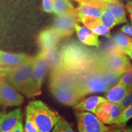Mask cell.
Returning a JSON list of instances; mask_svg holds the SVG:
<instances>
[{
  "instance_id": "cell-1",
  "label": "cell",
  "mask_w": 132,
  "mask_h": 132,
  "mask_svg": "<svg viewBox=\"0 0 132 132\" xmlns=\"http://www.w3.org/2000/svg\"><path fill=\"white\" fill-rule=\"evenodd\" d=\"M61 50L62 67L76 75L95 67L98 53L76 41H70Z\"/></svg>"
},
{
  "instance_id": "cell-2",
  "label": "cell",
  "mask_w": 132,
  "mask_h": 132,
  "mask_svg": "<svg viewBox=\"0 0 132 132\" xmlns=\"http://www.w3.org/2000/svg\"><path fill=\"white\" fill-rule=\"evenodd\" d=\"M34 57L16 67H12L5 78L11 85L28 97H32V75Z\"/></svg>"
},
{
  "instance_id": "cell-3",
  "label": "cell",
  "mask_w": 132,
  "mask_h": 132,
  "mask_svg": "<svg viewBox=\"0 0 132 132\" xmlns=\"http://www.w3.org/2000/svg\"><path fill=\"white\" fill-rule=\"evenodd\" d=\"M75 87L81 98L90 94L106 92L111 88L101 72L95 67L78 74Z\"/></svg>"
},
{
  "instance_id": "cell-4",
  "label": "cell",
  "mask_w": 132,
  "mask_h": 132,
  "mask_svg": "<svg viewBox=\"0 0 132 132\" xmlns=\"http://www.w3.org/2000/svg\"><path fill=\"white\" fill-rule=\"evenodd\" d=\"M26 113L32 117L40 132H50L61 118L57 112L39 100L31 102L26 107Z\"/></svg>"
},
{
  "instance_id": "cell-5",
  "label": "cell",
  "mask_w": 132,
  "mask_h": 132,
  "mask_svg": "<svg viewBox=\"0 0 132 132\" xmlns=\"http://www.w3.org/2000/svg\"><path fill=\"white\" fill-rule=\"evenodd\" d=\"M95 67L122 76L131 68L132 64L126 54L113 50L106 53L98 54Z\"/></svg>"
},
{
  "instance_id": "cell-6",
  "label": "cell",
  "mask_w": 132,
  "mask_h": 132,
  "mask_svg": "<svg viewBox=\"0 0 132 132\" xmlns=\"http://www.w3.org/2000/svg\"><path fill=\"white\" fill-rule=\"evenodd\" d=\"M75 116L79 132H108L111 129L90 112L77 111Z\"/></svg>"
},
{
  "instance_id": "cell-7",
  "label": "cell",
  "mask_w": 132,
  "mask_h": 132,
  "mask_svg": "<svg viewBox=\"0 0 132 132\" xmlns=\"http://www.w3.org/2000/svg\"><path fill=\"white\" fill-rule=\"evenodd\" d=\"M49 69L47 61L40 54L38 53L37 55L34 57V63L32 69V97L38 96L42 94L41 87Z\"/></svg>"
},
{
  "instance_id": "cell-8",
  "label": "cell",
  "mask_w": 132,
  "mask_h": 132,
  "mask_svg": "<svg viewBox=\"0 0 132 132\" xmlns=\"http://www.w3.org/2000/svg\"><path fill=\"white\" fill-rule=\"evenodd\" d=\"M79 22L76 12H68L56 15L53 27L62 38L68 37L75 30V25Z\"/></svg>"
},
{
  "instance_id": "cell-9",
  "label": "cell",
  "mask_w": 132,
  "mask_h": 132,
  "mask_svg": "<svg viewBox=\"0 0 132 132\" xmlns=\"http://www.w3.org/2000/svg\"><path fill=\"white\" fill-rule=\"evenodd\" d=\"M23 97L12 85L4 80L0 81V104L5 107L19 106Z\"/></svg>"
},
{
  "instance_id": "cell-10",
  "label": "cell",
  "mask_w": 132,
  "mask_h": 132,
  "mask_svg": "<svg viewBox=\"0 0 132 132\" xmlns=\"http://www.w3.org/2000/svg\"><path fill=\"white\" fill-rule=\"evenodd\" d=\"M50 90L60 103L67 106H74L81 99L75 87H50Z\"/></svg>"
},
{
  "instance_id": "cell-11",
  "label": "cell",
  "mask_w": 132,
  "mask_h": 132,
  "mask_svg": "<svg viewBox=\"0 0 132 132\" xmlns=\"http://www.w3.org/2000/svg\"><path fill=\"white\" fill-rule=\"evenodd\" d=\"M121 112L122 110L118 104L107 101L102 105L96 116L104 124L111 125L114 123Z\"/></svg>"
},
{
  "instance_id": "cell-12",
  "label": "cell",
  "mask_w": 132,
  "mask_h": 132,
  "mask_svg": "<svg viewBox=\"0 0 132 132\" xmlns=\"http://www.w3.org/2000/svg\"><path fill=\"white\" fill-rule=\"evenodd\" d=\"M61 39L60 34L52 26L41 31L38 37V43L41 50H47L56 47Z\"/></svg>"
},
{
  "instance_id": "cell-13",
  "label": "cell",
  "mask_w": 132,
  "mask_h": 132,
  "mask_svg": "<svg viewBox=\"0 0 132 132\" xmlns=\"http://www.w3.org/2000/svg\"><path fill=\"white\" fill-rule=\"evenodd\" d=\"M104 11L103 3L78 1V6L76 8L77 16H88L99 19Z\"/></svg>"
},
{
  "instance_id": "cell-14",
  "label": "cell",
  "mask_w": 132,
  "mask_h": 132,
  "mask_svg": "<svg viewBox=\"0 0 132 132\" xmlns=\"http://www.w3.org/2000/svg\"><path fill=\"white\" fill-rule=\"evenodd\" d=\"M79 22H81L86 27L90 29L97 36H103L107 38H111L110 29L104 26L100 20L93 16H80L78 17Z\"/></svg>"
},
{
  "instance_id": "cell-15",
  "label": "cell",
  "mask_w": 132,
  "mask_h": 132,
  "mask_svg": "<svg viewBox=\"0 0 132 132\" xmlns=\"http://www.w3.org/2000/svg\"><path fill=\"white\" fill-rule=\"evenodd\" d=\"M106 102V99L105 97L98 95H93L84 99L82 101L76 104L73 107L78 111L90 112L96 115L102 105Z\"/></svg>"
},
{
  "instance_id": "cell-16",
  "label": "cell",
  "mask_w": 132,
  "mask_h": 132,
  "mask_svg": "<svg viewBox=\"0 0 132 132\" xmlns=\"http://www.w3.org/2000/svg\"><path fill=\"white\" fill-rule=\"evenodd\" d=\"M31 57L24 53H10L0 50V66L12 68L24 63Z\"/></svg>"
},
{
  "instance_id": "cell-17",
  "label": "cell",
  "mask_w": 132,
  "mask_h": 132,
  "mask_svg": "<svg viewBox=\"0 0 132 132\" xmlns=\"http://www.w3.org/2000/svg\"><path fill=\"white\" fill-rule=\"evenodd\" d=\"M39 53L47 61L49 69L51 71L56 70L63 68L61 50L58 49L57 47L47 50H41Z\"/></svg>"
},
{
  "instance_id": "cell-18",
  "label": "cell",
  "mask_w": 132,
  "mask_h": 132,
  "mask_svg": "<svg viewBox=\"0 0 132 132\" xmlns=\"http://www.w3.org/2000/svg\"><path fill=\"white\" fill-rule=\"evenodd\" d=\"M75 31L77 37L81 44L89 46L99 47L100 42L98 36L88 28L86 26H81L77 24L75 25Z\"/></svg>"
},
{
  "instance_id": "cell-19",
  "label": "cell",
  "mask_w": 132,
  "mask_h": 132,
  "mask_svg": "<svg viewBox=\"0 0 132 132\" xmlns=\"http://www.w3.org/2000/svg\"><path fill=\"white\" fill-rule=\"evenodd\" d=\"M21 112L20 109H16L5 114L1 127V132H11L21 120Z\"/></svg>"
},
{
  "instance_id": "cell-20",
  "label": "cell",
  "mask_w": 132,
  "mask_h": 132,
  "mask_svg": "<svg viewBox=\"0 0 132 132\" xmlns=\"http://www.w3.org/2000/svg\"><path fill=\"white\" fill-rule=\"evenodd\" d=\"M130 89L121 84L117 83L107 90L105 94V98L108 102L118 104L127 95Z\"/></svg>"
},
{
  "instance_id": "cell-21",
  "label": "cell",
  "mask_w": 132,
  "mask_h": 132,
  "mask_svg": "<svg viewBox=\"0 0 132 132\" xmlns=\"http://www.w3.org/2000/svg\"><path fill=\"white\" fill-rule=\"evenodd\" d=\"M104 11L111 13L119 21L120 23H123L127 21L126 13L124 6L120 0L108 3H103Z\"/></svg>"
},
{
  "instance_id": "cell-22",
  "label": "cell",
  "mask_w": 132,
  "mask_h": 132,
  "mask_svg": "<svg viewBox=\"0 0 132 132\" xmlns=\"http://www.w3.org/2000/svg\"><path fill=\"white\" fill-rule=\"evenodd\" d=\"M115 47L114 50L120 53L125 54L132 45V38L123 33L118 32L113 38Z\"/></svg>"
},
{
  "instance_id": "cell-23",
  "label": "cell",
  "mask_w": 132,
  "mask_h": 132,
  "mask_svg": "<svg viewBox=\"0 0 132 132\" xmlns=\"http://www.w3.org/2000/svg\"><path fill=\"white\" fill-rule=\"evenodd\" d=\"M73 12H76V8L69 0H53V13L56 15Z\"/></svg>"
},
{
  "instance_id": "cell-24",
  "label": "cell",
  "mask_w": 132,
  "mask_h": 132,
  "mask_svg": "<svg viewBox=\"0 0 132 132\" xmlns=\"http://www.w3.org/2000/svg\"><path fill=\"white\" fill-rule=\"evenodd\" d=\"M98 19L100 20V21L104 26H105L110 29L113 28L117 24H120L119 21L113 14L106 12V11L103 12V14L101 15Z\"/></svg>"
},
{
  "instance_id": "cell-25",
  "label": "cell",
  "mask_w": 132,
  "mask_h": 132,
  "mask_svg": "<svg viewBox=\"0 0 132 132\" xmlns=\"http://www.w3.org/2000/svg\"><path fill=\"white\" fill-rule=\"evenodd\" d=\"M132 118V104L123 109L114 124L123 126Z\"/></svg>"
},
{
  "instance_id": "cell-26",
  "label": "cell",
  "mask_w": 132,
  "mask_h": 132,
  "mask_svg": "<svg viewBox=\"0 0 132 132\" xmlns=\"http://www.w3.org/2000/svg\"><path fill=\"white\" fill-rule=\"evenodd\" d=\"M52 132H74L70 125L65 120L61 118L54 125Z\"/></svg>"
},
{
  "instance_id": "cell-27",
  "label": "cell",
  "mask_w": 132,
  "mask_h": 132,
  "mask_svg": "<svg viewBox=\"0 0 132 132\" xmlns=\"http://www.w3.org/2000/svg\"><path fill=\"white\" fill-rule=\"evenodd\" d=\"M118 83L121 84L128 88L132 87V67L121 76Z\"/></svg>"
},
{
  "instance_id": "cell-28",
  "label": "cell",
  "mask_w": 132,
  "mask_h": 132,
  "mask_svg": "<svg viewBox=\"0 0 132 132\" xmlns=\"http://www.w3.org/2000/svg\"><path fill=\"white\" fill-rule=\"evenodd\" d=\"M24 131L25 132H40L32 117L28 114H26Z\"/></svg>"
},
{
  "instance_id": "cell-29",
  "label": "cell",
  "mask_w": 132,
  "mask_h": 132,
  "mask_svg": "<svg viewBox=\"0 0 132 132\" xmlns=\"http://www.w3.org/2000/svg\"><path fill=\"white\" fill-rule=\"evenodd\" d=\"M132 104V87L130 89V90L127 94V95L123 97L122 100L118 103L119 106L121 108L122 111L123 109L127 107L129 105Z\"/></svg>"
},
{
  "instance_id": "cell-30",
  "label": "cell",
  "mask_w": 132,
  "mask_h": 132,
  "mask_svg": "<svg viewBox=\"0 0 132 132\" xmlns=\"http://www.w3.org/2000/svg\"><path fill=\"white\" fill-rule=\"evenodd\" d=\"M44 11L47 13H53V0H42Z\"/></svg>"
},
{
  "instance_id": "cell-31",
  "label": "cell",
  "mask_w": 132,
  "mask_h": 132,
  "mask_svg": "<svg viewBox=\"0 0 132 132\" xmlns=\"http://www.w3.org/2000/svg\"><path fill=\"white\" fill-rule=\"evenodd\" d=\"M11 68H10V67H5L0 66V81L4 80L7 73L11 70Z\"/></svg>"
},
{
  "instance_id": "cell-32",
  "label": "cell",
  "mask_w": 132,
  "mask_h": 132,
  "mask_svg": "<svg viewBox=\"0 0 132 132\" xmlns=\"http://www.w3.org/2000/svg\"><path fill=\"white\" fill-rule=\"evenodd\" d=\"M122 32L127 34V35L132 36V26L130 25H125L122 26L120 29Z\"/></svg>"
},
{
  "instance_id": "cell-33",
  "label": "cell",
  "mask_w": 132,
  "mask_h": 132,
  "mask_svg": "<svg viewBox=\"0 0 132 132\" xmlns=\"http://www.w3.org/2000/svg\"><path fill=\"white\" fill-rule=\"evenodd\" d=\"M77 1H86V2H94L100 3H108L118 1V0H75Z\"/></svg>"
},
{
  "instance_id": "cell-34",
  "label": "cell",
  "mask_w": 132,
  "mask_h": 132,
  "mask_svg": "<svg viewBox=\"0 0 132 132\" xmlns=\"http://www.w3.org/2000/svg\"><path fill=\"white\" fill-rule=\"evenodd\" d=\"M11 132H25L22 123V120L20 121L17 125Z\"/></svg>"
},
{
  "instance_id": "cell-35",
  "label": "cell",
  "mask_w": 132,
  "mask_h": 132,
  "mask_svg": "<svg viewBox=\"0 0 132 132\" xmlns=\"http://www.w3.org/2000/svg\"><path fill=\"white\" fill-rule=\"evenodd\" d=\"M108 132H132V130L130 127H121L116 129H111Z\"/></svg>"
},
{
  "instance_id": "cell-36",
  "label": "cell",
  "mask_w": 132,
  "mask_h": 132,
  "mask_svg": "<svg viewBox=\"0 0 132 132\" xmlns=\"http://www.w3.org/2000/svg\"><path fill=\"white\" fill-rule=\"evenodd\" d=\"M126 7L128 13L130 14V16H132V1H128Z\"/></svg>"
},
{
  "instance_id": "cell-37",
  "label": "cell",
  "mask_w": 132,
  "mask_h": 132,
  "mask_svg": "<svg viewBox=\"0 0 132 132\" xmlns=\"http://www.w3.org/2000/svg\"><path fill=\"white\" fill-rule=\"evenodd\" d=\"M125 54L128 55V56H129L130 58L132 60V45H131V47H130V48L128 50V51L126 52V53H125Z\"/></svg>"
},
{
  "instance_id": "cell-38",
  "label": "cell",
  "mask_w": 132,
  "mask_h": 132,
  "mask_svg": "<svg viewBox=\"0 0 132 132\" xmlns=\"http://www.w3.org/2000/svg\"><path fill=\"white\" fill-rule=\"evenodd\" d=\"M5 114H6V113H5V112H1V113H0V132H1V123H2L3 118H4Z\"/></svg>"
},
{
  "instance_id": "cell-39",
  "label": "cell",
  "mask_w": 132,
  "mask_h": 132,
  "mask_svg": "<svg viewBox=\"0 0 132 132\" xmlns=\"http://www.w3.org/2000/svg\"><path fill=\"white\" fill-rule=\"evenodd\" d=\"M130 19H131V23H132V16H130Z\"/></svg>"
},
{
  "instance_id": "cell-40",
  "label": "cell",
  "mask_w": 132,
  "mask_h": 132,
  "mask_svg": "<svg viewBox=\"0 0 132 132\" xmlns=\"http://www.w3.org/2000/svg\"><path fill=\"white\" fill-rule=\"evenodd\" d=\"M130 127V128H131V129L132 130V126H131V127Z\"/></svg>"
}]
</instances>
